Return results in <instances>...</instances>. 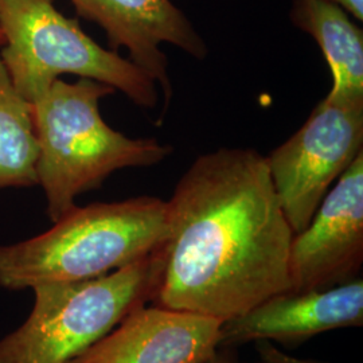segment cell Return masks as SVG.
Wrapping results in <instances>:
<instances>
[{
  "mask_svg": "<svg viewBox=\"0 0 363 363\" xmlns=\"http://www.w3.org/2000/svg\"><path fill=\"white\" fill-rule=\"evenodd\" d=\"M0 27L6 37L0 58L30 104L61 74L103 82L142 108L152 109L159 103L152 78L117 52L97 45L52 0H0Z\"/></svg>",
  "mask_w": 363,
  "mask_h": 363,
  "instance_id": "5",
  "label": "cell"
},
{
  "mask_svg": "<svg viewBox=\"0 0 363 363\" xmlns=\"http://www.w3.org/2000/svg\"><path fill=\"white\" fill-rule=\"evenodd\" d=\"M363 325V280L316 291H284L222 322L220 347L253 342L294 346L337 328Z\"/></svg>",
  "mask_w": 363,
  "mask_h": 363,
  "instance_id": "8",
  "label": "cell"
},
{
  "mask_svg": "<svg viewBox=\"0 0 363 363\" xmlns=\"http://www.w3.org/2000/svg\"><path fill=\"white\" fill-rule=\"evenodd\" d=\"M162 269L154 255L104 276L34 286L23 325L0 339V363H69L155 296Z\"/></svg>",
  "mask_w": 363,
  "mask_h": 363,
  "instance_id": "4",
  "label": "cell"
},
{
  "mask_svg": "<svg viewBox=\"0 0 363 363\" xmlns=\"http://www.w3.org/2000/svg\"><path fill=\"white\" fill-rule=\"evenodd\" d=\"M291 19L319 45L331 70L328 99L363 103V31L327 0H294Z\"/></svg>",
  "mask_w": 363,
  "mask_h": 363,
  "instance_id": "11",
  "label": "cell"
},
{
  "mask_svg": "<svg viewBox=\"0 0 363 363\" xmlns=\"http://www.w3.org/2000/svg\"><path fill=\"white\" fill-rule=\"evenodd\" d=\"M79 16L103 27L113 52L124 48L130 61L162 88L169 104L172 86L167 55L172 45L195 60L208 57V45L171 0H72Z\"/></svg>",
  "mask_w": 363,
  "mask_h": 363,
  "instance_id": "9",
  "label": "cell"
},
{
  "mask_svg": "<svg viewBox=\"0 0 363 363\" xmlns=\"http://www.w3.org/2000/svg\"><path fill=\"white\" fill-rule=\"evenodd\" d=\"M292 237L264 156H198L167 201L157 306L222 322L247 312L289 289Z\"/></svg>",
  "mask_w": 363,
  "mask_h": 363,
  "instance_id": "1",
  "label": "cell"
},
{
  "mask_svg": "<svg viewBox=\"0 0 363 363\" xmlns=\"http://www.w3.org/2000/svg\"><path fill=\"white\" fill-rule=\"evenodd\" d=\"M38 157L31 104L15 88L0 58V190L38 184Z\"/></svg>",
  "mask_w": 363,
  "mask_h": 363,
  "instance_id": "12",
  "label": "cell"
},
{
  "mask_svg": "<svg viewBox=\"0 0 363 363\" xmlns=\"http://www.w3.org/2000/svg\"><path fill=\"white\" fill-rule=\"evenodd\" d=\"M363 264V154L335 182L310 223L294 234L288 274L294 292L327 289L358 277Z\"/></svg>",
  "mask_w": 363,
  "mask_h": 363,
  "instance_id": "7",
  "label": "cell"
},
{
  "mask_svg": "<svg viewBox=\"0 0 363 363\" xmlns=\"http://www.w3.org/2000/svg\"><path fill=\"white\" fill-rule=\"evenodd\" d=\"M4 45H6V37H4V33H3V30L0 27V48H3Z\"/></svg>",
  "mask_w": 363,
  "mask_h": 363,
  "instance_id": "16",
  "label": "cell"
},
{
  "mask_svg": "<svg viewBox=\"0 0 363 363\" xmlns=\"http://www.w3.org/2000/svg\"><path fill=\"white\" fill-rule=\"evenodd\" d=\"M166 237L167 201L157 196L76 206L48 232L0 245V286L96 279L154 255Z\"/></svg>",
  "mask_w": 363,
  "mask_h": 363,
  "instance_id": "2",
  "label": "cell"
},
{
  "mask_svg": "<svg viewBox=\"0 0 363 363\" xmlns=\"http://www.w3.org/2000/svg\"><path fill=\"white\" fill-rule=\"evenodd\" d=\"M331 3H335L339 7H342L346 13L358 19L359 22L363 21V0H327Z\"/></svg>",
  "mask_w": 363,
  "mask_h": 363,
  "instance_id": "14",
  "label": "cell"
},
{
  "mask_svg": "<svg viewBox=\"0 0 363 363\" xmlns=\"http://www.w3.org/2000/svg\"><path fill=\"white\" fill-rule=\"evenodd\" d=\"M222 320L167 307H138L69 363H206L220 349Z\"/></svg>",
  "mask_w": 363,
  "mask_h": 363,
  "instance_id": "10",
  "label": "cell"
},
{
  "mask_svg": "<svg viewBox=\"0 0 363 363\" xmlns=\"http://www.w3.org/2000/svg\"><path fill=\"white\" fill-rule=\"evenodd\" d=\"M257 352H259V362L256 363H327L312 361V359H303L294 355L286 354L273 346L272 342H257Z\"/></svg>",
  "mask_w": 363,
  "mask_h": 363,
  "instance_id": "13",
  "label": "cell"
},
{
  "mask_svg": "<svg viewBox=\"0 0 363 363\" xmlns=\"http://www.w3.org/2000/svg\"><path fill=\"white\" fill-rule=\"evenodd\" d=\"M115 93L103 82L55 79L31 103L38 139V184L52 222L76 208L78 195L94 190L117 169L152 167L174 148L156 139H130L112 130L101 117L100 100Z\"/></svg>",
  "mask_w": 363,
  "mask_h": 363,
  "instance_id": "3",
  "label": "cell"
},
{
  "mask_svg": "<svg viewBox=\"0 0 363 363\" xmlns=\"http://www.w3.org/2000/svg\"><path fill=\"white\" fill-rule=\"evenodd\" d=\"M206 363H237L232 357H229L228 354H220L217 352L208 362Z\"/></svg>",
  "mask_w": 363,
  "mask_h": 363,
  "instance_id": "15",
  "label": "cell"
},
{
  "mask_svg": "<svg viewBox=\"0 0 363 363\" xmlns=\"http://www.w3.org/2000/svg\"><path fill=\"white\" fill-rule=\"evenodd\" d=\"M361 154L363 103L325 96L298 132L264 156L294 234L310 223L331 186Z\"/></svg>",
  "mask_w": 363,
  "mask_h": 363,
  "instance_id": "6",
  "label": "cell"
}]
</instances>
